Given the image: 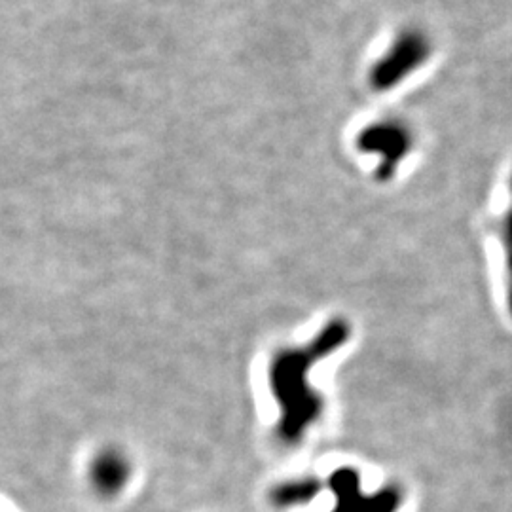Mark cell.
Segmentation results:
<instances>
[{
	"label": "cell",
	"mask_w": 512,
	"mask_h": 512,
	"mask_svg": "<svg viewBox=\"0 0 512 512\" xmlns=\"http://www.w3.org/2000/svg\"><path fill=\"white\" fill-rule=\"evenodd\" d=\"M131 478L129 458L118 448L101 450L90 463L92 488L103 497L122 494Z\"/></svg>",
	"instance_id": "6da1fadb"
}]
</instances>
